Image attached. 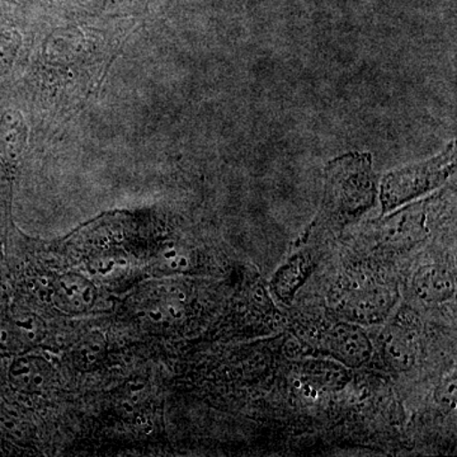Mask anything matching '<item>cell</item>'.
<instances>
[{"mask_svg":"<svg viewBox=\"0 0 457 457\" xmlns=\"http://www.w3.org/2000/svg\"><path fill=\"white\" fill-rule=\"evenodd\" d=\"M375 196V176L368 154H348L328 165V212L341 219L357 218L372 207Z\"/></svg>","mask_w":457,"mask_h":457,"instance_id":"1","label":"cell"},{"mask_svg":"<svg viewBox=\"0 0 457 457\" xmlns=\"http://www.w3.org/2000/svg\"><path fill=\"white\" fill-rule=\"evenodd\" d=\"M455 144L453 143L429 161L387 173L381 182L383 212H393L396 207L440 187L455 170Z\"/></svg>","mask_w":457,"mask_h":457,"instance_id":"2","label":"cell"},{"mask_svg":"<svg viewBox=\"0 0 457 457\" xmlns=\"http://www.w3.org/2000/svg\"><path fill=\"white\" fill-rule=\"evenodd\" d=\"M395 303L394 291L381 286L356 288L341 305L343 317L353 324L381 323Z\"/></svg>","mask_w":457,"mask_h":457,"instance_id":"3","label":"cell"},{"mask_svg":"<svg viewBox=\"0 0 457 457\" xmlns=\"http://www.w3.org/2000/svg\"><path fill=\"white\" fill-rule=\"evenodd\" d=\"M327 350L345 368L359 369L372 353V345L362 328L353 323H338L324 339Z\"/></svg>","mask_w":457,"mask_h":457,"instance_id":"4","label":"cell"},{"mask_svg":"<svg viewBox=\"0 0 457 457\" xmlns=\"http://www.w3.org/2000/svg\"><path fill=\"white\" fill-rule=\"evenodd\" d=\"M97 297L96 286L78 273L59 276L51 290L53 305L57 311L69 315L88 312L97 302Z\"/></svg>","mask_w":457,"mask_h":457,"instance_id":"5","label":"cell"},{"mask_svg":"<svg viewBox=\"0 0 457 457\" xmlns=\"http://www.w3.org/2000/svg\"><path fill=\"white\" fill-rule=\"evenodd\" d=\"M8 380L18 392L42 395L54 383V369L42 357L26 354L11 363Z\"/></svg>","mask_w":457,"mask_h":457,"instance_id":"6","label":"cell"},{"mask_svg":"<svg viewBox=\"0 0 457 457\" xmlns=\"http://www.w3.org/2000/svg\"><path fill=\"white\" fill-rule=\"evenodd\" d=\"M413 288L422 302H446L455 294V279L444 267L427 266L414 276Z\"/></svg>","mask_w":457,"mask_h":457,"instance_id":"7","label":"cell"},{"mask_svg":"<svg viewBox=\"0 0 457 457\" xmlns=\"http://www.w3.org/2000/svg\"><path fill=\"white\" fill-rule=\"evenodd\" d=\"M384 353L394 368L411 369L416 361V347L411 333L402 327L390 328L385 337Z\"/></svg>","mask_w":457,"mask_h":457,"instance_id":"8","label":"cell"},{"mask_svg":"<svg viewBox=\"0 0 457 457\" xmlns=\"http://www.w3.org/2000/svg\"><path fill=\"white\" fill-rule=\"evenodd\" d=\"M303 374L312 383L327 389H341L350 380L347 369L342 363L311 361L303 366Z\"/></svg>","mask_w":457,"mask_h":457,"instance_id":"9","label":"cell"},{"mask_svg":"<svg viewBox=\"0 0 457 457\" xmlns=\"http://www.w3.org/2000/svg\"><path fill=\"white\" fill-rule=\"evenodd\" d=\"M308 272V266L302 255L291 258V261L278 270L273 281L278 297H281L284 302H291L294 294L302 286Z\"/></svg>","mask_w":457,"mask_h":457,"instance_id":"10","label":"cell"},{"mask_svg":"<svg viewBox=\"0 0 457 457\" xmlns=\"http://www.w3.org/2000/svg\"><path fill=\"white\" fill-rule=\"evenodd\" d=\"M46 327L37 315L21 314L9 321L7 335L23 345H36L45 338Z\"/></svg>","mask_w":457,"mask_h":457,"instance_id":"11","label":"cell"},{"mask_svg":"<svg viewBox=\"0 0 457 457\" xmlns=\"http://www.w3.org/2000/svg\"><path fill=\"white\" fill-rule=\"evenodd\" d=\"M106 341L99 333L87 336L74 351V360L80 368L86 369L96 365L104 356Z\"/></svg>","mask_w":457,"mask_h":457,"instance_id":"12","label":"cell"},{"mask_svg":"<svg viewBox=\"0 0 457 457\" xmlns=\"http://www.w3.org/2000/svg\"><path fill=\"white\" fill-rule=\"evenodd\" d=\"M457 378L456 371H451L450 374L442 378L441 383L438 384L436 389L435 399L441 407L446 409H455L456 407V395H457Z\"/></svg>","mask_w":457,"mask_h":457,"instance_id":"13","label":"cell"},{"mask_svg":"<svg viewBox=\"0 0 457 457\" xmlns=\"http://www.w3.org/2000/svg\"><path fill=\"white\" fill-rule=\"evenodd\" d=\"M161 264L168 272H185L189 269L191 258L179 249H168L161 257Z\"/></svg>","mask_w":457,"mask_h":457,"instance_id":"14","label":"cell"}]
</instances>
